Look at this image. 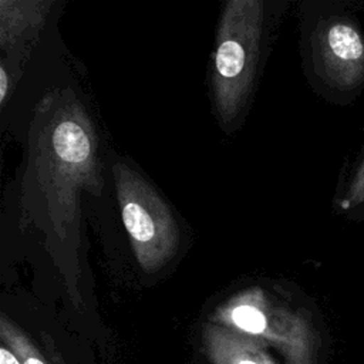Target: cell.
<instances>
[{"instance_id": "obj_1", "label": "cell", "mask_w": 364, "mask_h": 364, "mask_svg": "<svg viewBox=\"0 0 364 364\" xmlns=\"http://www.w3.org/2000/svg\"><path fill=\"white\" fill-rule=\"evenodd\" d=\"M90 119L67 91L53 92L37 111L28 141L24 206L46 233L61 269L78 267V199L98 186Z\"/></svg>"}, {"instance_id": "obj_2", "label": "cell", "mask_w": 364, "mask_h": 364, "mask_svg": "<svg viewBox=\"0 0 364 364\" xmlns=\"http://www.w3.org/2000/svg\"><path fill=\"white\" fill-rule=\"evenodd\" d=\"M353 1L323 4L310 20L306 57L316 87L340 105L364 91V30Z\"/></svg>"}, {"instance_id": "obj_3", "label": "cell", "mask_w": 364, "mask_h": 364, "mask_svg": "<svg viewBox=\"0 0 364 364\" xmlns=\"http://www.w3.org/2000/svg\"><path fill=\"white\" fill-rule=\"evenodd\" d=\"M262 24V3L240 0L226 4L218 33L213 67L216 108L226 124L240 112L252 87Z\"/></svg>"}, {"instance_id": "obj_4", "label": "cell", "mask_w": 364, "mask_h": 364, "mask_svg": "<svg viewBox=\"0 0 364 364\" xmlns=\"http://www.w3.org/2000/svg\"><path fill=\"white\" fill-rule=\"evenodd\" d=\"M114 176L135 257L145 272L152 273L173 259L179 245L178 225L158 192L131 166L118 162Z\"/></svg>"}, {"instance_id": "obj_5", "label": "cell", "mask_w": 364, "mask_h": 364, "mask_svg": "<svg viewBox=\"0 0 364 364\" xmlns=\"http://www.w3.org/2000/svg\"><path fill=\"white\" fill-rule=\"evenodd\" d=\"M334 208L347 218L364 208V144L353 161L344 182L337 191Z\"/></svg>"}, {"instance_id": "obj_6", "label": "cell", "mask_w": 364, "mask_h": 364, "mask_svg": "<svg viewBox=\"0 0 364 364\" xmlns=\"http://www.w3.org/2000/svg\"><path fill=\"white\" fill-rule=\"evenodd\" d=\"M232 318L235 324L249 333H262L266 327L264 316L252 306H239L233 310Z\"/></svg>"}, {"instance_id": "obj_7", "label": "cell", "mask_w": 364, "mask_h": 364, "mask_svg": "<svg viewBox=\"0 0 364 364\" xmlns=\"http://www.w3.org/2000/svg\"><path fill=\"white\" fill-rule=\"evenodd\" d=\"M0 364H20V363L10 351H7L6 348H0Z\"/></svg>"}, {"instance_id": "obj_8", "label": "cell", "mask_w": 364, "mask_h": 364, "mask_svg": "<svg viewBox=\"0 0 364 364\" xmlns=\"http://www.w3.org/2000/svg\"><path fill=\"white\" fill-rule=\"evenodd\" d=\"M0 73H1L0 74V92H1V102H4L6 94H7V74H6L4 65H1Z\"/></svg>"}, {"instance_id": "obj_9", "label": "cell", "mask_w": 364, "mask_h": 364, "mask_svg": "<svg viewBox=\"0 0 364 364\" xmlns=\"http://www.w3.org/2000/svg\"><path fill=\"white\" fill-rule=\"evenodd\" d=\"M348 219H353V220H355V222L364 223V208H361V209H358L357 212L351 213V215L348 216Z\"/></svg>"}, {"instance_id": "obj_10", "label": "cell", "mask_w": 364, "mask_h": 364, "mask_svg": "<svg viewBox=\"0 0 364 364\" xmlns=\"http://www.w3.org/2000/svg\"><path fill=\"white\" fill-rule=\"evenodd\" d=\"M24 364H44L43 361H40L38 358H33V357H30V358H27L26 360V363Z\"/></svg>"}, {"instance_id": "obj_11", "label": "cell", "mask_w": 364, "mask_h": 364, "mask_svg": "<svg viewBox=\"0 0 364 364\" xmlns=\"http://www.w3.org/2000/svg\"><path fill=\"white\" fill-rule=\"evenodd\" d=\"M240 364H256V363H253V361H247V360H246V361H242Z\"/></svg>"}]
</instances>
